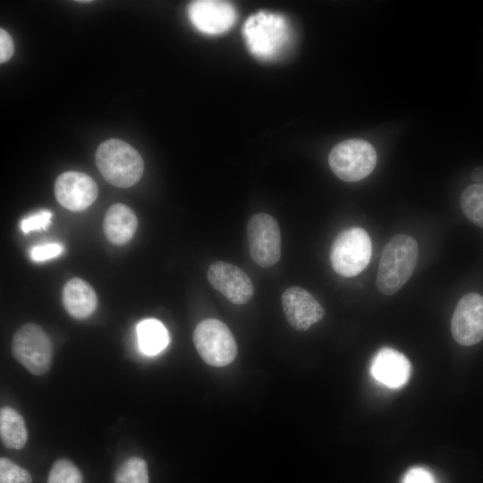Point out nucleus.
<instances>
[{"mask_svg": "<svg viewBox=\"0 0 483 483\" xmlns=\"http://www.w3.org/2000/svg\"><path fill=\"white\" fill-rule=\"evenodd\" d=\"M242 34L250 53L261 60H274L290 47L291 27L278 13L258 12L250 16Z\"/></svg>", "mask_w": 483, "mask_h": 483, "instance_id": "obj_1", "label": "nucleus"}, {"mask_svg": "<svg viewBox=\"0 0 483 483\" xmlns=\"http://www.w3.org/2000/svg\"><path fill=\"white\" fill-rule=\"evenodd\" d=\"M419 257V246L407 234L392 237L385 246L377 275V287L385 295L402 289L411 276Z\"/></svg>", "mask_w": 483, "mask_h": 483, "instance_id": "obj_2", "label": "nucleus"}, {"mask_svg": "<svg viewBox=\"0 0 483 483\" xmlns=\"http://www.w3.org/2000/svg\"><path fill=\"white\" fill-rule=\"evenodd\" d=\"M96 165L103 177L112 185L128 188L140 181L144 162L140 153L118 139L103 141L96 151Z\"/></svg>", "mask_w": 483, "mask_h": 483, "instance_id": "obj_3", "label": "nucleus"}, {"mask_svg": "<svg viewBox=\"0 0 483 483\" xmlns=\"http://www.w3.org/2000/svg\"><path fill=\"white\" fill-rule=\"evenodd\" d=\"M372 243L368 233L360 227L341 232L330 251V262L335 273L344 277L359 275L369 265Z\"/></svg>", "mask_w": 483, "mask_h": 483, "instance_id": "obj_4", "label": "nucleus"}, {"mask_svg": "<svg viewBox=\"0 0 483 483\" xmlns=\"http://www.w3.org/2000/svg\"><path fill=\"white\" fill-rule=\"evenodd\" d=\"M377 152L368 141L351 139L336 144L329 153L332 172L344 182H358L372 173L377 164Z\"/></svg>", "mask_w": 483, "mask_h": 483, "instance_id": "obj_5", "label": "nucleus"}, {"mask_svg": "<svg viewBox=\"0 0 483 483\" xmlns=\"http://www.w3.org/2000/svg\"><path fill=\"white\" fill-rule=\"evenodd\" d=\"M192 339L198 353L210 366H227L237 355V343L233 333L218 319L200 321L194 329Z\"/></svg>", "mask_w": 483, "mask_h": 483, "instance_id": "obj_6", "label": "nucleus"}, {"mask_svg": "<svg viewBox=\"0 0 483 483\" xmlns=\"http://www.w3.org/2000/svg\"><path fill=\"white\" fill-rule=\"evenodd\" d=\"M12 353L33 375H44L51 367L52 343L37 324L27 323L16 331L12 341Z\"/></svg>", "mask_w": 483, "mask_h": 483, "instance_id": "obj_7", "label": "nucleus"}, {"mask_svg": "<svg viewBox=\"0 0 483 483\" xmlns=\"http://www.w3.org/2000/svg\"><path fill=\"white\" fill-rule=\"evenodd\" d=\"M249 250L261 267L276 264L281 258V232L277 221L267 213L253 215L247 224Z\"/></svg>", "mask_w": 483, "mask_h": 483, "instance_id": "obj_8", "label": "nucleus"}, {"mask_svg": "<svg viewBox=\"0 0 483 483\" xmlns=\"http://www.w3.org/2000/svg\"><path fill=\"white\" fill-rule=\"evenodd\" d=\"M451 332L456 343L471 346L483 339V296L470 292L458 301L451 321Z\"/></svg>", "mask_w": 483, "mask_h": 483, "instance_id": "obj_9", "label": "nucleus"}, {"mask_svg": "<svg viewBox=\"0 0 483 483\" xmlns=\"http://www.w3.org/2000/svg\"><path fill=\"white\" fill-rule=\"evenodd\" d=\"M207 275L210 284L233 304H245L253 297L251 280L235 265L216 261L209 266Z\"/></svg>", "mask_w": 483, "mask_h": 483, "instance_id": "obj_10", "label": "nucleus"}, {"mask_svg": "<svg viewBox=\"0 0 483 483\" xmlns=\"http://www.w3.org/2000/svg\"><path fill=\"white\" fill-rule=\"evenodd\" d=\"M97 193L95 181L81 172L63 173L55 182V195L57 201L71 211L87 209L96 200Z\"/></svg>", "mask_w": 483, "mask_h": 483, "instance_id": "obj_11", "label": "nucleus"}, {"mask_svg": "<svg viewBox=\"0 0 483 483\" xmlns=\"http://www.w3.org/2000/svg\"><path fill=\"white\" fill-rule=\"evenodd\" d=\"M188 14L193 26L202 33L218 35L227 31L236 21L233 4L226 1L197 0L189 4Z\"/></svg>", "mask_w": 483, "mask_h": 483, "instance_id": "obj_12", "label": "nucleus"}, {"mask_svg": "<svg viewBox=\"0 0 483 483\" xmlns=\"http://www.w3.org/2000/svg\"><path fill=\"white\" fill-rule=\"evenodd\" d=\"M281 300L288 323L298 331H307L325 316V310L320 303L301 287L287 288L283 292Z\"/></svg>", "mask_w": 483, "mask_h": 483, "instance_id": "obj_13", "label": "nucleus"}, {"mask_svg": "<svg viewBox=\"0 0 483 483\" xmlns=\"http://www.w3.org/2000/svg\"><path fill=\"white\" fill-rule=\"evenodd\" d=\"M372 377L390 388L403 386L411 375V363L402 352L385 347L380 349L370 365Z\"/></svg>", "mask_w": 483, "mask_h": 483, "instance_id": "obj_14", "label": "nucleus"}, {"mask_svg": "<svg viewBox=\"0 0 483 483\" xmlns=\"http://www.w3.org/2000/svg\"><path fill=\"white\" fill-rule=\"evenodd\" d=\"M138 219L133 210L121 203L112 205L104 218L103 229L106 239L114 244H124L134 235Z\"/></svg>", "mask_w": 483, "mask_h": 483, "instance_id": "obj_15", "label": "nucleus"}, {"mask_svg": "<svg viewBox=\"0 0 483 483\" xmlns=\"http://www.w3.org/2000/svg\"><path fill=\"white\" fill-rule=\"evenodd\" d=\"M62 297L65 310L76 318L89 317L97 308V297L94 289L79 277L65 284Z\"/></svg>", "mask_w": 483, "mask_h": 483, "instance_id": "obj_16", "label": "nucleus"}, {"mask_svg": "<svg viewBox=\"0 0 483 483\" xmlns=\"http://www.w3.org/2000/svg\"><path fill=\"white\" fill-rule=\"evenodd\" d=\"M0 437L9 449H21L27 442L28 432L22 416L12 407L0 410Z\"/></svg>", "mask_w": 483, "mask_h": 483, "instance_id": "obj_17", "label": "nucleus"}, {"mask_svg": "<svg viewBox=\"0 0 483 483\" xmlns=\"http://www.w3.org/2000/svg\"><path fill=\"white\" fill-rule=\"evenodd\" d=\"M137 335L140 351L147 355L159 353L169 343L167 329L155 318L141 320L137 326Z\"/></svg>", "mask_w": 483, "mask_h": 483, "instance_id": "obj_18", "label": "nucleus"}, {"mask_svg": "<svg viewBox=\"0 0 483 483\" xmlns=\"http://www.w3.org/2000/svg\"><path fill=\"white\" fill-rule=\"evenodd\" d=\"M460 204L465 216L483 228V183L467 187L461 195Z\"/></svg>", "mask_w": 483, "mask_h": 483, "instance_id": "obj_19", "label": "nucleus"}, {"mask_svg": "<svg viewBox=\"0 0 483 483\" xmlns=\"http://www.w3.org/2000/svg\"><path fill=\"white\" fill-rule=\"evenodd\" d=\"M115 483H148V466L144 459L131 457L117 470Z\"/></svg>", "mask_w": 483, "mask_h": 483, "instance_id": "obj_20", "label": "nucleus"}, {"mask_svg": "<svg viewBox=\"0 0 483 483\" xmlns=\"http://www.w3.org/2000/svg\"><path fill=\"white\" fill-rule=\"evenodd\" d=\"M47 483H82V475L71 461L60 459L53 464Z\"/></svg>", "mask_w": 483, "mask_h": 483, "instance_id": "obj_21", "label": "nucleus"}, {"mask_svg": "<svg viewBox=\"0 0 483 483\" xmlns=\"http://www.w3.org/2000/svg\"><path fill=\"white\" fill-rule=\"evenodd\" d=\"M30 474L13 461L0 458V483H31Z\"/></svg>", "mask_w": 483, "mask_h": 483, "instance_id": "obj_22", "label": "nucleus"}, {"mask_svg": "<svg viewBox=\"0 0 483 483\" xmlns=\"http://www.w3.org/2000/svg\"><path fill=\"white\" fill-rule=\"evenodd\" d=\"M52 216V213L48 210L38 211L21 221V230L24 233L31 231L46 230L51 223Z\"/></svg>", "mask_w": 483, "mask_h": 483, "instance_id": "obj_23", "label": "nucleus"}, {"mask_svg": "<svg viewBox=\"0 0 483 483\" xmlns=\"http://www.w3.org/2000/svg\"><path fill=\"white\" fill-rule=\"evenodd\" d=\"M63 250L64 247L61 244L50 242L34 246L30 254L32 260L41 262L58 257Z\"/></svg>", "mask_w": 483, "mask_h": 483, "instance_id": "obj_24", "label": "nucleus"}, {"mask_svg": "<svg viewBox=\"0 0 483 483\" xmlns=\"http://www.w3.org/2000/svg\"><path fill=\"white\" fill-rule=\"evenodd\" d=\"M402 483H436V480L429 470L414 467L406 472Z\"/></svg>", "mask_w": 483, "mask_h": 483, "instance_id": "obj_25", "label": "nucleus"}, {"mask_svg": "<svg viewBox=\"0 0 483 483\" xmlns=\"http://www.w3.org/2000/svg\"><path fill=\"white\" fill-rule=\"evenodd\" d=\"M13 42L8 32L3 28L0 29V62L5 63L13 54Z\"/></svg>", "mask_w": 483, "mask_h": 483, "instance_id": "obj_26", "label": "nucleus"}, {"mask_svg": "<svg viewBox=\"0 0 483 483\" xmlns=\"http://www.w3.org/2000/svg\"><path fill=\"white\" fill-rule=\"evenodd\" d=\"M471 179L475 182L483 181V167H477L471 173Z\"/></svg>", "mask_w": 483, "mask_h": 483, "instance_id": "obj_27", "label": "nucleus"}]
</instances>
